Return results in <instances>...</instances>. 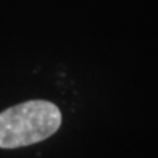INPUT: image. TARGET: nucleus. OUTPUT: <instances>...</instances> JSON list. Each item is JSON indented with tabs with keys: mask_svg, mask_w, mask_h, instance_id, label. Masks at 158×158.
<instances>
[{
	"mask_svg": "<svg viewBox=\"0 0 158 158\" xmlns=\"http://www.w3.org/2000/svg\"><path fill=\"white\" fill-rule=\"evenodd\" d=\"M62 124L57 106L44 100H32L6 108L0 113V148L28 147L56 133Z\"/></svg>",
	"mask_w": 158,
	"mask_h": 158,
	"instance_id": "1",
	"label": "nucleus"
}]
</instances>
